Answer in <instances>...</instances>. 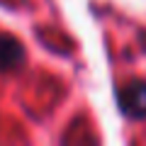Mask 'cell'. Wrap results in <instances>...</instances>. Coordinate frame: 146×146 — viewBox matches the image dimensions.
Instances as JSON below:
<instances>
[{
    "label": "cell",
    "instance_id": "obj_1",
    "mask_svg": "<svg viewBox=\"0 0 146 146\" xmlns=\"http://www.w3.org/2000/svg\"><path fill=\"white\" fill-rule=\"evenodd\" d=\"M122 107L129 117H146V85H131L122 93Z\"/></svg>",
    "mask_w": 146,
    "mask_h": 146
},
{
    "label": "cell",
    "instance_id": "obj_2",
    "mask_svg": "<svg viewBox=\"0 0 146 146\" xmlns=\"http://www.w3.org/2000/svg\"><path fill=\"white\" fill-rule=\"evenodd\" d=\"M20 58H22L20 44L7 36H0V68H12L15 63H20Z\"/></svg>",
    "mask_w": 146,
    "mask_h": 146
}]
</instances>
